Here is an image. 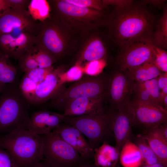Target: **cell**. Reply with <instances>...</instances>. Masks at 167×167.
I'll list each match as a JSON object with an SVG mask.
<instances>
[{"instance_id": "cell-1", "label": "cell", "mask_w": 167, "mask_h": 167, "mask_svg": "<svg viewBox=\"0 0 167 167\" xmlns=\"http://www.w3.org/2000/svg\"><path fill=\"white\" fill-rule=\"evenodd\" d=\"M146 6L135 1L123 9H113L106 26L108 38L119 47L131 42L152 40L156 22Z\"/></svg>"}, {"instance_id": "cell-2", "label": "cell", "mask_w": 167, "mask_h": 167, "mask_svg": "<svg viewBox=\"0 0 167 167\" xmlns=\"http://www.w3.org/2000/svg\"><path fill=\"white\" fill-rule=\"evenodd\" d=\"M48 1L51 14L81 37L107 25L110 13L106 10L79 7L66 0Z\"/></svg>"}, {"instance_id": "cell-3", "label": "cell", "mask_w": 167, "mask_h": 167, "mask_svg": "<svg viewBox=\"0 0 167 167\" xmlns=\"http://www.w3.org/2000/svg\"><path fill=\"white\" fill-rule=\"evenodd\" d=\"M81 38L51 14L49 18L39 22L35 44L44 48L58 61L76 51Z\"/></svg>"}, {"instance_id": "cell-4", "label": "cell", "mask_w": 167, "mask_h": 167, "mask_svg": "<svg viewBox=\"0 0 167 167\" xmlns=\"http://www.w3.org/2000/svg\"><path fill=\"white\" fill-rule=\"evenodd\" d=\"M0 145L19 167H33L44 160L42 136L27 130L0 134Z\"/></svg>"}, {"instance_id": "cell-5", "label": "cell", "mask_w": 167, "mask_h": 167, "mask_svg": "<svg viewBox=\"0 0 167 167\" xmlns=\"http://www.w3.org/2000/svg\"><path fill=\"white\" fill-rule=\"evenodd\" d=\"M16 80L0 94V134L27 130L30 118L28 104Z\"/></svg>"}, {"instance_id": "cell-6", "label": "cell", "mask_w": 167, "mask_h": 167, "mask_svg": "<svg viewBox=\"0 0 167 167\" xmlns=\"http://www.w3.org/2000/svg\"><path fill=\"white\" fill-rule=\"evenodd\" d=\"M109 73L101 72L95 76L82 77L69 87L65 88L50 100L51 107L63 111L70 101L82 97L107 96Z\"/></svg>"}, {"instance_id": "cell-7", "label": "cell", "mask_w": 167, "mask_h": 167, "mask_svg": "<svg viewBox=\"0 0 167 167\" xmlns=\"http://www.w3.org/2000/svg\"><path fill=\"white\" fill-rule=\"evenodd\" d=\"M113 111L109 108L96 114L79 116H64L63 122L77 128L87 138L94 149L113 135Z\"/></svg>"}, {"instance_id": "cell-8", "label": "cell", "mask_w": 167, "mask_h": 167, "mask_svg": "<svg viewBox=\"0 0 167 167\" xmlns=\"http://www.w3.org/2000/svg\"><path fill=\"white\" fill-rule=\"evenodd\" d=\"M45 164L51 167H75L83 160L78 152L54 131L41 135Z\"/></svg>"}, {"instance_id": "cell-9", "label": "cell", "mask_w": 167, "mask_h": 167, "mask_svg": "<svg viewBox=\"0 0 167 167\" xmlns=\"http://www.w3.org/2000/svg\"><path fill=\"white\" fill-rule=\"evenodd\" d=\"M126 106L133 126L147 131L167 122V110L156 104L129 97Z\"/></svg>"}, {"instance_id": "cell-10", "label": "cell", "mask_w": 167, "mask_h": 167, "mask_svg": "<svg viewBox=\"0 0 167 167\" xmlns=\"http://www.w3.org/2000/svg\"><path fill=\"white\" fill-rule=\"evenodd\" d=\"M155 46L151 40L131 42L120 47L114 67L129 71L153 59Z\"/></svg>"}, {"instance_id": "cell-11", "label": "cell", "mask_w": 167, "mask_h": 167, "mask_svg": "<svg viewBox=\"0 0 167 167\" xmlns=\"http://www.w3.org/2000/svg\"><path fill=\"white\" fill-rule=\"evenodd\" d=\"M109 73L107 101L109 108L114 111L127 101L134 81L127 71L115 67Z\"/></svg>"}, {"instance_id": "cell-12", "label": "cell", "mask_w": 167, "mask_h": 167, "mask_svg": "<svg viewBox=\"0 0 167 167\" xmlns=\"http://www.w3.org/2000/svg\"><path fill=\"white\" fill-rule=\"evenodd\" d=\"M98 29L81 37L75 64L82 66L84 62L85 64L91 61L105 59L108 52L106 38Z\"/></svg>"}, {"instance_id": "cell-13", "label": "cell", "mask_w": 167, "mask_h": 167, "mask_svg": "<svg viewBox=\"0 0 167 167\" xmlns=\"http://www.w3.org/2000/svg\"><path fill=\"white\" fill-rule=\"evenodd\" d=\"M38 24L26 9L10 8L0 16V34L24 32L36 36Z\"/></svg>"}, {"instance_id": "cell-14", "label": "cell", "mask_w": 167, "mask_h": 167, "mask_svg": "<svg viewBox=\"0 0 167 167\" xmlns=\"http://www.w3.org/2000/svg\"><path fill=\"white\" fill-rule=\"evenodd\" d=\"M36 38V35L24 32L0 34V52L18 60L35 45Z\"/></svg>"}, {"instance_id": "cell-15", "label": "cell", "mask_w": 167, "mask_h": 167, "mask_svg": "<svg viewBox=\"0 0 167 167\" xmlns=\"http://www.w3.org/2000/svg\"><path fill=\"white\" fill-rule=\"evenodd\" d=\"M54 131L75 149L83 160L93 158L94 149L77 128L62 122Z\"/></svg>"}, {"instance_id": "cell-16", "label": "cell", "mask_w": 167, "mask_h": 167, "mask_svg": "<svg viewBox=\"0 0 167 167\" xmlns=\"http://www.w3.org/2000/svg\"><path fill=\"white\" fill-rule=\"evenodd\" d=\"M65 71V66H59L37 84L33 105H41L50 100L64 88V84L61 81L59 76Z\"/></svg>"}, {"instance_id": "cell-17", "label": "cell", "mask_w": 167, "mask_h": 167, "mask_svg": "<svg viewBox=\"0 0 167 167\" xmlns=\"http://www.w3.org/2000/svg\"><path fill=\"white\" fill-rule=\"evenodd\" d=\"M126 103L118 109L113 111L112 131L116 142L115 148L119 153L124 144L130 140L133 126Z\"/></svg>"}, {"instance_id": "cell-18", "label": "cell", "mask_w": 167, "mask_h": 167, "mask_svg": "<svg viewBox=\"0 0 167 167\" xmlns=\"http://www.w3.org/2000/svg\"><path fill=\"white\" fill-rule=\"evenodd\" d=\"M106 103L107 96L77 98L66 105L63 114L64 116H79L97 113L106 109Z\"/></svg>"}, {"instance_id": "cell-19", "label": "cell", "mask_w": 167, "mask_h": 167, "mask_svg": "<svg viewBox=\"0 0 167 167\" xmlns=\"http://www.w3.org/2000/svg\"><path fill=\"white\" fill-rule=\"evenodd\" d=\"M64 115L47 110L35 112L30 116L27 130L39 135L48 134L63 122Z\"/></svg>"}, {"instance_id": "cell-20", "label": "cell", "mask_w": 167, "mask_h": 167, "mask_svg": "<svg viewBox=\"0 0 167 167\" xmlns=\"http://www.w3.org/2000/svg\"><path fill=\"white\" fill-rule=\"evenodd\" d=\"M144 135L159 161L167 164V139L162 134L159 126L147 131Z\"/></svg>"}, {"instance_id": "cell-21", "label": "cell", "mask_w": 167, "mask_h": 167, "mask_svg": "<svg viewBox=\"0 0 167 167\" xmlns=\"http://www.w3.org/2000/svg\"><path fill=\"white\" fill-rule=\"evenodd\" d=\"M93 158L96 165L101 167H112L117 163L119 152L115 147L104 142L95 149Z\"/></svg>"}, {"instance_id": "cell-22", "label": "cell", "mask_w": 167, "mask_h": 167, "mask_svg": "<svg viewBox=\"0 0 167 167\" xmlns=\"http://www.w3.org/2000/svg\"><path fill=\"white\" fill-rule=\"evenodd\" d=\"M120 161L124 167H140L143 160L140 151L135 143L129 140L122 147L120 152Z\"/></svg>"}, {"instance_id": "cell-23", "label": "cell", "mask_w": 167, "mask_h": 167, "mask_svg": "<svg viewBox=\"0 0 167 167\" xmlns=\"http://www.w3.org/2000/svg\"><path fill=\"white\" fill-rule=\"evenodd\" d=\"M127 72L134 82L138 83L156 78L164 73L156 65L153 59Z\"/></svg>"}, {"instance_id": "cell-24", "label": "cell", "mask_w": 167, "mask_h": 167, "mask_svg": "<svg viewBox=\"0 0 167 167\" xmlns=\"http://www.w3.org/2000/svg\"><path fill=\"white\" fill-rule=\"evenodd\" d=\"M163 9L162 15L156 23L152 41L155 46L165 50L167 48V7L166 4Z\"/></svg>"}, {"instance_id": "cell-25", "label": "cell", "mask_w": 167, "mask_h": 167, "mask_svg": "<svg viewBox=\"0 0 167 167\" xmlns=\"http://www.w3.org/2000/svg\"><path fill=\"white\" fill-rule=\"evenodd\" d=\"M28 12L35 21L42 22L51 16V8L48 1L30 0L28 6Z\"/></svg>"}, {"instance_id": "cell-26", "label": "cell", "mask_w": 167, "mask_h": 167, "mask_svg": "<svg viewBox=\"0 0 167 167\" xmlns=\"http://www.w3.org/2000/svg\"><path fill=\"white\" fill-rule=\"evenodd\" d=\"M10 58L0 52V82L7 84L16 80V68L10 62Z\"/></svg>"}, {"instance_id": "cell-27", "label": "cell", "mask_w": 167, "mask_h": 167, "mask_svg": "<svg viewBox=\"0 0 167 167\" xmlns=\"http://www.w3.org/2000/svg\"><path fill=\"white\" fill-rule=\"evenodd\" d=\"M135 143L141 154L143 164L152 165L161 162L149 145L144 136L138 137Z\"/></svg>"}, {"instance_id": "cell-28", "label": "cell", "mask_w": 167, "mask_h": 167, "mask_svg": "<svg viewBox=\"0 0 167 167\" xmlns=\"http://www.w3.org/2000/svg\"><path fill=\"white\" fill-rule=\"evenodd\" d=\"M35 59L40 68H47L57 62L56 58L42 47L35 44L33 46Z\"/></svg>"}, {"instance_id": "cell-29", "label": "cell", "mask_w": 167, "mask_h": 167, "mask_svg": "<svg viewBox=\"0 0 167 167\" xmlns=\"http://www.w3.org/2000/svg\"><path fill=\"white\" fill-rule=\"evenodd\" d=\"M37 84L24 75L19 85L21 94L28 104L33 105Z\"/></svg>"}, {"instance_id": "cell-30", "label": "cell", "mask_w": 167, "mask_h": 167, "mask_svg": "<svg viewBox=\"0 0 167 167\" xmlns=\"http://www.w3.org/2000/svg\"><path fill=\"white\" fill-rule=\"evenodd\" d=\"M135 83L147 91L156 104L163 108L161 92L158 84L157 77L142 82Z\"/></svg>"}, {"instance_id": "cell-31", "label": "cell", "mask_w": 167, "mask_h": 167, "mask_svg": "<svg viewBox=\"0 0 167 167\" xmlns=\"http://www.w3.org/2000/svg\"><path fill=\"white\" fill-rule=\"evenodd\" d=\"M84 73L83 67L81 65L75 64L68 70L60 74V78L62 82H66L77 81L82 78Z\"/></svg>"}, {"instance_id": "cell-32", "label": "cell", "mask_w": 167, "mask_h": 167, "mask_svg": "<svg viewBox=\"0 0 167 167\" xmlns=\"http://www.w3.org/2000/svg\"><path fill=\"white\" fill-rule=\"evenodd\" d=\"M33 46L18 60L21 70L25 73L38 67L34 57Z\"/></svg>"}, {"instance_id": "cell-33", "label": "cell", "mask_w": 167, "mask_h": 167, "mask_svg": "<svg viewBox=\"0 0 167 167\" xmlns=\"http://www.w3.org/2000/svg\"><path fill=\"white\" fill-rule=\"evenodd\" d=\"M129 97L139 101L155 104L147 91L134 82Z\"/></svg>"}, {"instance_id": "cell-34", "label": "cell", "mask_w": 167, "mask_h": 167, "mask_svg": "<svg viewBox=\"0 0 167 167\" xmlns=\"http://www.w3.org/2000/svg\"><path fill=\"white\" fill-rule=\"evenodd\" d=\"M68 2L79 7L100 11L106 10L110 7L105 6L102 0H66Z\"/></svg>"}, {"instance_id": "cell-35", "label": "cell", "mask_w": 167, "mask_h": 167, "mask_svg": "<svg viewBox=\"0 0 167 167\" xmlns=\"http://www.w3.org/2000/svg\"><path fill=\"white\" fill-rule=\"evenodd\" d=\"M54 69L53 66L45 68L38 67L25 73V75L38 84L44 80Z\"/></svg>"}, {"instance_id": "cell-36", "label": "cell", "mask_w": 167, "mask_h": 167, "mask_svg": "<svg viewBox=\"0 0 167 167\" xmlns=\"http://www.w3.org/2000/svg\"><path fill=\"white\" fill-rule=\"evenodd\" d=\"M153 61L161 71L164 73L167 72V52L166 50L155 46Z\"/></svg>"}, {"instance_id": "cell-37", "label": "cell", "mask_w": 167, "mask_h": 167, "mask_svg": "<svg viewBox=\"0 0 167 167\" xmlns=\"http://www.w3.org/2000/svg\"><path fill=\"white\" fill-rule=\"evenodd\" d=\"M105 60L95 61L87 63L83 67L84 73L91 76L98 74L105 64Z\"/></svg>"}, {"instance_id": "cell-38", "label": "cell", "mask_w": 167, "mask_h": 167, "mask_svg": "<svg viewBox=\"0 0 167 167\" xmlns=\"http://www.w3.org/2000/svg\"><path fill=\"white\" fill-rule=\"evenodd\" d=\"M0 167H19L9 153L0 145Z\"/></svg>"}, {"instance_id": "cell-39", "label": "cell", "mask_w": 167, "mask_h": 167, "mask_svg": "<svg viewBox=\"0 0 167 167\" xmlns=\"http://www.w3.org/2000/svg\"><path fill=\"white\" fill-rule=\"evenodd\" d=\"M106 6L113 7V9L119 10L123 9L131 5L135 1L132 0H102Z\"/></svg>"}, {"instance_id": "cell-40", "label": "cell", "mask_w": 167, "mask_h": 167, "mask_svg": "<svg viewBox=\"0 0 167 167\" xmlns=\"http://www.w3.org/2000/svg\"><path fill=\"white\" fill-rule=\"evenodd\" d=\"M10 8L16 9H26L30 0H8Z\"/></svg>"}, {"instance_id": "cell-41", "label": "cell", "mask_w": 167, "mask_h": 167, "mask_svg": "<svg viewBox=\"0 0 167 167\" xmlns=\"http://www.w3.org/2000/svg\"><path fill=\"white\" fill-rule=\"evenodd\" d=\"M165 2V0H144L138 1L142 4L146 6L149 4L160 9L163 8Z\"/></svg>"}, {"instance_id": "cell-42", "label": "cell", "mask_w": 167, "mask_h": 167, "mask_svg": "<svg viewBox=\"0 0 167 167\" xmlns=\"http://www.w3.org/2000/svg\"><path fill=\"white\" fill-rule=\"evenodd\" d=\"M157 83L160 91L167 85V72L164 73L157 77Z\"/></svg>"}, {"instance_id": "cell-43", "label": "cell", "mask_w": 167, "mask_h": 167, "mask_svg": "<svg viewBox=\"0 0 167 167\" xmlns=\"http://www.w3.org/2000/svg\"><path fill=\"white\" fill-rule=\"evenodd\" d=\"M10 8L8 0H0V16Z\"/></svg>"}, {"instance_id": "cell-44", "label": "cell", "mask_w": 167, "mask_h": 167, "mask_svg": "<svg viewBox=\"0 0 167 167\" xmlns=\"http://www.w3.org/2000/svg\"><path fill=\"white\" fill-rule=\"evenodd\" d=\"M167 165L161 162H159L152 165L143 164L140 167H167Z\"/></svg>"}, {"instance_id": "cell-45", "label": "cell", "mask_w": 167, "mask_h": 167, "mask_svg": "<svg viewBox=\"0 0 167 167\" xmlns=\"http://www.w3.org/2000/svg\"><path fill=\"white\" fill-rule=\"evenodd\" d=\"M8 86V84H3L0 82V94L6 89Z\"/></svg>"}, {"instance_id": "cell-46", "label": "cell", "mask_w": 167, "mask_h": 167, "mask_svg": "<svg viewBox=\"0 0 167 167\" xmlns=\"http://www.w3.org/2000/svg\"><path fill=\"white\" fill-rule=\"evenodd\" d=\"M33 167H51L45 164L43 161H41L35 165Z\"/></svg>"}, {"instance_id": "cell-47", "label": "cell", "mask_w": 167, "mask_h": 167, "mask_svg": "<svg viewBox=\"0 0 167 167\" xmlns=\"http://www.w3.org/2000/svg\"><path fill=\"white\" fill-rule=\"evenodd\" d=\"M162 105L163 108L167 110V95L165 96L163 99Z\"/></svg>"}, {"instance_id": "cell-48", "label": "cell", "mask_w": 167, "mask_h": 167, "mask_svg": "<svg viewBox=\"0 0 167 167\" xmlns=\"http://www.w3.org/2000/svg\"><path fill=\"white\" fill-rule=\"evenodd\" d=\"M80 167H95V166L90 165H83L82 166H81Z\"/></svg>"}]
</instances>
